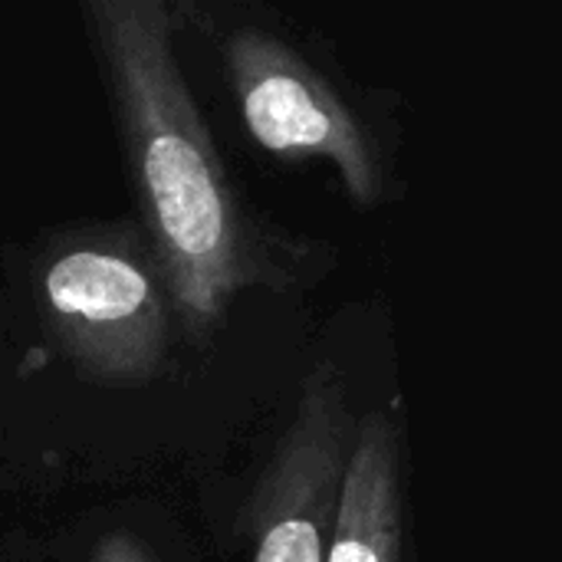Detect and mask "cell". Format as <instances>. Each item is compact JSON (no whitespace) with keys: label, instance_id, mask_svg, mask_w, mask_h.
I'll return each mask as SVG.
<instances>
[{"label":"cell","instance_id":"8992f818","mask_svg":"<svg viewBox=\"0 0 562 562\" xmlns=\"http://www.w3.org/2000/svg\"><path fill=\"white\" fill-rule=\"evenodd\" d=\"M89 562H155L151 553L128 533H109L105 540L95 543Z\"/></svg>","mask_w":562,"mask_h":562},{"label":"cell","instance_id":"3957f363","mask_svg":"<svg viewBox=\"0 0 562 562\" xmlns=\"http://www.w3.org/2000/svg\"><path fill=\"white\" fill-rule=\"evenodd\" d=\"M224 63L240 119L260 148L336 165L359 204L382 198V165L362 122L293 46L263 30H237L224 43Z\"/></svg>","mask_w":562,"mask_h":562},{"label":"cell","instance_id":"7a4b0ae2","mask_svg":"<svg viewBox=\"0 0 562 562\" xmlns=\"http://www.w3.org/2000/svg\"><path fill=\"white\" fill-rule=\"evenodd\" d=\"M40 290L46 326L79 372L125 385L161 369L175 306L155 254L132 234L59 250Z\"/></svg>","mask_w":562,"mask_h":562},{"label":"cell","instance_id":"6da1fadb","mask_svg":"<svg viewBox=\"0 0 562 562\" xmlns=\"http://www.w3.org/2000/svg\"><path fill=\"white\" fill-rule=\"evenodd\" d=\"M82 13L175 316L191 336H207L234 296L260 280V267L211 128L178 63L171 7L89 0Z\"/></svg>","mask_w":562,"mask_h":562},{"label":"cell","instance_id":"5b68a950","mask_svg":"<svg viewBox=\"0 0 562 562\" xmlns=\"http://www.w3.org/2000/svg\"><path fill=\"white\" fill-rule=\"evenodd\" d=\"M329 562H402V451L385 412L359 418Z\"/></svg>","mask_w":562,"mask_h":562},{"label":"cell","instance_id":"277c9868","mask_svg":"<svg viewBox=\"0 0 562 562\" xmlns=\"http://www.w3.org/2000/svg\"><path fill=\"white\" fill-rule=\"evenodd\" d=\"M356 431L339 375L319 366L254 494V562H329Z\"/></svg>","mask_w":562,"mask_h":562}]
</instances>
